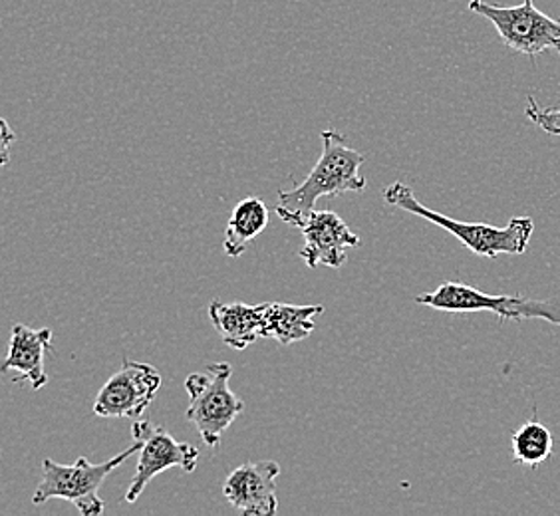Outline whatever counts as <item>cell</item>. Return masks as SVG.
<instances>
[{"mask_svg": "<svg viewBox=\"0 0 560 516\" xmlns=\"http://www.w3.org/2000/svg\"><path fill=\"white\" fill-rule=\"evenodd\" d=\"M552 447V433L537 418L523 423L511 437L513 459L528 469H537L542 462L549 461Z\"/></svg>", "mask_w": 560, "mask_h": 516, "instance_id": "cell-15", "label": "cell"}, {"mask_svg": "<svg viewBox=\"0 0 560 516\" xmlns=\"http://www.w3.org/2000/svg\"><path fill=\"white\" fill-rule=\"evenodd\" d=\"M469 11L491 22L503 44L515 52L539 56L555 50L560 55V21L539 11L535 0H523L518 7L471 0Z\"/></svg>", "mask_w": 560, "mask_h": 516, "instance_id": "cell-6", "label": "cell"}, {"mask_svg": "<svg viewBox=\"0 0 560 516\" xmlns=\"http://www.w3.org/2000/svg\"><path fill=\"white\" fill-rule=\"evenodd\" d=\"M418 304L440 313H491L501 322L505 320H547L560 326V298H527V296H505V294H487L467 286L462 282H443L433 292H423Z\"/></svg>", "mask_w": 560, "mask_h": 516, "instance_id": "cell-5", "label": "cell"}, {"mask_svg": "<svg viewBox=\"0 0 560 516\" xmlns=\"http://www.w3.org/2000/svg\"><path fill=\"white\" fill-rule=\"evenodd\" d=\"M530 124L539 126L542 131H547L550 136H560V108H542L537 104V99L528 96L527 109H525Z\"/></svg>", "mask_w": 560, "mask_h": 516, "instance_id": "cell-16", "label": "cell"}, {"mask_svg": "<svg viewBox=\"0 0 560 516\" xmlns=\"http://www.w3.org/2000/svg\"><path fill=\"white\" fill-rule=\"evenodd\" d=\"M231 374L233 367L229 362H217L209 364L206 372H195L185 379V391L189 396L185 418L213 449L221 445L223 433L245 409V401L229 386Z\"/></svg>", "mask_w": 560, "mask_h": 516, "instance_id": "cell-4", "label": "cell"}, {"mask_svg": "<svg viewBox=\"0 0 560 516\" xmlns=\"http://www.w3.org/2000/svg\"><path fill=\"white\" fill-rule=\"evenodd\" d=\"M366 157L350 148L340 131L324 129L323 151L313 172L294 189L279 191L277 215L280 221L301 228L304 221L313 215L318 199L362 194L368 185L366 177L360 172Z\"/></svg>", "mask_w": 560, "mask_h": 516, "instance_id": "cell-1", "label": "cell"}, {"mask_svg": "<svg viewBox=\"0 0 560 516\" xmlns=\"http://www.w3.org/2000/svg\"><path fill=\"white\" fill-rule=\"evenodd\" d=\"M140 449L141 442H136L114 459L97 465L88 461L86 457H78L74 465H58L52 459H44L43 481L34 491V505L62 499L72 503L82 516L102 515L104 501L100 499V489L106 477L114 473L121 462L128 461L133 453H140Z\"/></svg>", "mask_w": 560, "mask_h": 516, "instance_id": "cell-3", "label": "cell"}, {"mask_svg": "<svg viewBox=\"0 0 560 516\" xmlns=\"http://www.w3.org/2000/svg\"><path fill=\"white\" fill-rule=\"evenodd\" d=\"M384 201L398 207L406 213L421 216L433 225L442 226L450 235L459 238L465 247L477 257L497 258L499 255H523L528 248L535 223L528 216H515L506 226L486 225V223H464L452 216L431 211L411 191L408 185L396 181L384 189Z\"/></svg>", "mask_w": 560, "mask_h": 516, "instance_id": "cell-2", "label": "cell"}, {"mask_svg": "<svg viewBox=\"0 0 560 516\" xmlns=\"http://www.w3.org/2000/svg\"><path fill=\"white\" fill-rule=\"evenodd\" d=\"M209 318L223 342L233 350H245L262 338V304L211 302Z\"/></svg>", "mask_w": 560, "mask_h": 516, "instance_id": "cell-12", "label": "cell"}, {"mask_svg": "<svg viewBox=\"0 0 560 516\" xmlns=\"http://www.w3.org/2000/svg\"><path fill=\"white\" fill-rule=\"evenodd\" d=\"M324 314V306H296L267 302L262 304V338H270L282 345H291L308 338L316 328V316Z\"/></svg>", "mask_w": 560, "mask_h": 516, "instance_id": "cell-13", "label": "cell"}, {"mask_svg": "<svg viewBox=\"0 0 560 516\" xmlns=\"http://www.w3.org/2000/svg\"><path fill=\"white\" fill-rule=\"evenodd\" d=\"M270 223V211L259 197H245L235 204L226 223L223 250L229 258L245 255L248 243L260 237Z\"/></svg>", "mask_w": 560, "mask_h": 516, "instance_id": "cell-14", "label": "cell"}, {"mask_svg": "<svg viewBox=\"0 0 560 516\" xmlns=\"http://www.w3.org/2000/svg\"><path fill=\"white\" fill-rule=\"evenodd\" d=\"M279 462L253 461L238 465L226 477L223 495L229 505L245 516H272L279 511L277 477Z\"/></svg>", "mask_w": 560, "mask_h": 516, "instance_id": "cell-10", "label": "cell"}, {"mask_svg": "<svg viewBox=\"0 0 560 516\" xmlns=\"http://www.w3.org/2000/svg\"><path fill=\"white\" fill-rule=\"evenodd\" d=\"M301 233L304 235V247L299 257L311 269H340L346 262L348 250L360 247L362 243L354 231L346 225L345 219L328 209H314L313 215L301 226Z\"/></svg>", "mask_w": 560, "mask_h": 516, "instance_id": "cell-9", "label": "cell"}, {"mask_svg": "<svg viewBox=\"0 0 560 516\" xmlns=\"http://www.w3.org/2000/svg\"><path fill=\"white\" fill-rule=\"evenodd\" d=\"M160 387L162 376L155 367L126 357L118 372L100 389L94 401V413L100 418L140 420L158 396Z\"/></svg>", "mask_w": 560, "mask_h": 516, "instance_id": "cell-8", "label": "cell"}, {"mask_svg": "<svg viewBox=\"0 0 560 516\" xmlns=\"http://www.w3.org/2000/svg\"><path fill=\"white\" fill-rule=\"evenodd\" d=\"M52 345V330L40 328L33 330L26 324L12 326L11 344L2 364V374L16 372V384H28L33 391L43 389L48 384V374L44 370V357Z\"/></svg>", "mask_w": 560, "mask_h": 516, "instance_id": "cell-11", "label": "cell"}, {"mask_svg": "<svg viewBox=\"0 0 560 516\" xmlns=\"http://www.w3.org/2000/svg\"><path fill=\"white\" fill-rule=\"evenodd\" d=\"M16 140V136L9 128V121L2 119V163H9V151H11L12 141Z\"/></svg>", "mask_w": 560, "mask_h": 516, "instance_id": "cell-17", "label": "cell"}, {"mask_svg": "<svg viewBox=\"0 0 560 516\" xmlns=\"http://www.w3.org/2000/svg\"><path fill=\"white\" fill-rule=\"evenodd\" d=\"M131 435L136 442H141V449L136 473L126 493V501L130 505L138 503L151 479L163 471L179 467L185 473H194L197 469L199 449L191 443L175 442V437L167 430L158 427L148 420H138L133 421Z\"/></svg>", "mask_w": 560, "mask_h": 516, "instance_id": "cell-7", "label": "cell"}]
</instances>
